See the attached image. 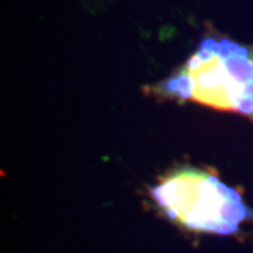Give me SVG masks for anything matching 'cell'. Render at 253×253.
<instances>
[{
    "label": "cell",
    "instance_id": "6da1fadb",
    "mask_svg": "<svg viewBox=\"0 0 253 253\" xmlns=\"http://www.w3.org/2000/svg\"><path fill=\"white\" fill-rule=\"evenodd\" d=\"M149 91L165 100L238 113L253 123V45L206 37L186 62Z\"/></svg>",
    "mask_w": 253,
    "mask_h": 253
},
{
    "label": "cell",
    "instance_id": "7a4b0ae2",
    "mask_svg": "<svg viewBox=\"0 0 253 253\" xmlns=\"http://www.w3.org/2000/svg\"><path fill=\"white\" fill-rule=\"evenodd\" d=\"M151 196L169 219L196 232L234 235L244 222L253 221V208L238 190L214 173L193 166L166 174Z\"/></svg>",
    "mask_w": 253,
    "mask_h": 253
}]
</instances>
